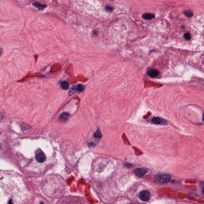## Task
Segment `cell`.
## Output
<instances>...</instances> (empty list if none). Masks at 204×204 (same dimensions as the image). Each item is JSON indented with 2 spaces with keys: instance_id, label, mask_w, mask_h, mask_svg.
Masks as SVG:
<instances>
[{
  "instance_id": "11",
  "label": "cell",
  "mask_w": 204,
  "mask_h": 204,
  "mask_svg": "<svg viewBox=\"0 0 204 204\" xmlns=\"http://www.w3.org/2000/svg\"><path fill=\"white\" fill-rule=\"evenodd\" d=\"M61 84H62V88L63 89H68L69 87V85L67 81H63Z\"/></svg>"
},
{
  "instance_id": "18",
  "label": "cell",
  "mask_w": 204,
  "mask_h": 204,
  "mask_svg": "<svg viewBox=\"0 0 204 204\" xmlns=\"http://www.w3.org/2000/svg\"></svg>"
},
{
  "instance_id": "17",
  "label": "cell",
  "mask_w": 204,
  "mask_h": 204,
  "mask_svg": "<svg viewBox=\"0 0 204 204\" xmlns=\"http://www.w3.org/2000/svg\"><path fill=\"white\" fill-rule=\"evenodd\" d=\"M13 204V202H12V201H10L9 202V204Z\"/></svg>"
},
{
  "instance_id": "6",
  "label": "cell",
  "mask_w": 204,
  "mask_h": 204,
  "mask_svg": "<svg viewBox=\"0 0 204 204\" xmlns=\"http://www.w3.org/2000/svg\"><path fill=\"white\" fill-rule=\"evenodd\" d=\"M148 172V170L146 168H141L135 170V173L137 176L142 177Z\"/></svg>"
},
{
  "instance_id": "12",
  "label": "cell",
  "mask_w": 204,
  "mask_h": 204,
  "mask_svg": "<svg viewBox=\"0 0 204 204\" xmlns=\"http://www.w3.org/2000/svg\"><path fill=\"white\" fill-rule=\"evenodd\" d=\"M184 14L188 17H191L193 15V12L190 10H187V11L184 12Z\"/></svg>"
},
{
  "instance_id": "13",
  "label": "cell",
  "mask_w": 204,
  "mask_h": 204,
  "mask_svg": "<svg viewBox=\"0 0 204 204\" xmlns=\"http://www.w3.org/2000/svg\"><path fill=\"white\" fill-rule=\"evenodd\" d=\"M94 137H97V138H100V137H101V133H100L99 130H97L96 132L94 133Z\"/></svg>"
},
{
  "instance_id": "10",
  "label": "cell",
  "mask_w": 204,
  "mask_h": 204,
  "mask_svg": "<svg viewBox=\"0 0 204 204\" xmlns=\"http://www.w3.org/2000/svg\"><path fill=\"white\" fill-rule=\"evenodd\" d=\"M33 5L40 10L45 9L47 7V5L45 4H41L40 3H36V2L33 3Z\"/></svg>"
},
{
  "instance_id": "15",
  "label": "cell",
  "mask_w": 204,
  "mask_h": 204,
  "mask_svg": "<svg viewBox=\"0 0 204 204\" xmlns=\"http://www.w3.org/2000/svg\"><path fill=\"white\" fill-rule=\"evenodd\" d=\"M106 10L108 12H111L113 11V9L112 7L110 6H106L105 7Z\"/></svg>"
},
{
  "instance_id": "2",
  "label": "cell",
  "mask_w": 204,
  "mask_h": 204,
  "mask_svg": "<svg viewBox=\"0 0 204 204\" xmlns=\"http://www.w3.org/2000/svg\"><path fill=\"white\" fill-rule=\"evenodd\" d=\"M35 158L37 161L40 163H42L46 160V155L42 150L39 148L35 152Z\"/></svg>"
},
{
  "instance_id": "5",
  "label": "cell",
  "mask_w": 204,
  "mask_h": 204,
  "mask_svg": "<svg viewBox=\"0 0 204 204\" xmlns=\"http://www.w3.org/2000/svg\"><path fill=\"white\" fill-rule=\"evenodd\" d=\"M149 196H150V193L147 190H144L140 193L139 197L142 201H146L149 199Z\"/></svg>"
},
{
  "instance_id": "1",
  "label": "cell",
  "mask_w": 204,
  "mask_h": 204,
  "mask_svg": "<svg viewBox=\"0 0 204 204\" xmlns=\"http://www.w3.org/2000/svg\"><path fill=\"white\" fill-rule=\"evenodd\" d=\"M157 181L161 183H167L170 181L171 177L169 175L163 173H159L155 176Z\"/></svg>"
},
{
  "instance_id": "8",
  "label": "cell",
  "mask_w": 204,
  "mask_h": 204,
  "mask_svg": "<svg viewBox=\"0 0 204 204\" xmlns=\"http://www.w3.org/2000/svg\"><path fill=\"white\" fill-rule=\"evenodd\" d=\"M69 114L68 113L64 112L60 115L59 119L61 121L65 122L69 119Z\"/></svg>"
},
{
  "instance_id": "3",
  "label": "cell",
  "mask_w": 204,
  "mask_h": 204,
  "mask_svg": "<svg viewBox=\"0 0 204 204\" xmlns=\"http://www.w3.org/2000/svg\"><path fill=\"white\" fill-rule=\"evenodd\" d=\"M152 122L154 124L157 125H165L168 124V122L167 120L159 117L154 118L152 119Z\"/></svg>"
},
{
  "instance_id": "16",
  "label": "cell",
  "mask_w": 204,
  "mask_h": 204,
  "mask_svg": "<svg viewBox=\"0 0 204 204\" xmlns=\"http://www.w3.org/2000/svg\"><path fill=\"white\" fill-rule=\"evenodd\" d=\"M3 53V49H2V48H0V57H1V55H2Z\"/></svg>"
},
{
  "instance_id": "4",
  "label": "cell",
  "mask_w": 204,
  "mask_h": 204,
  "mask_svg": "<svg viewBox=\"0 0 204 204\" xmlns=\"http://www.w3.org/2000/svg\"><path fill=\"white\" fill-rule=\"evenodd\" d=\"M84 88V87L83 85L81 84H79L78 85L73 86L69 91V96H71L77 91H83V90Z\"/></svg>"
},
{
  "instance_id": "9",
  "label": "cell",
  "mask_w": 204,
  "mask_h": 204,
  "mask_svg": "<svg viewBox=\"0 0 204 204\" xmlns=\"http://www.w3.org/2000/svg\"><path fill=\"white\" fill-rule=\"evenodd\" d=\"M142 17L144 19L151 20L152 19H154L155 17V16L154 14L151 13H146L144 14L142 16Z\"/></svg>"
},
{
  "instance_id": "14",
  "label": "cell",
  "mask_w": 204,
  "mask_h": 204,
  "mask_svg": "<svg viewBox=\"0 0 204 204\" xmlns=\"http://www.w3.org/2000/svg\"><path fill=\"white\" fill-rule=\"evenodd\" d=\"M184 38L185 39L187 40H189L191 39V35L189 33H186L184 34Z\"/></svg>"
},
{
  "instance_id": "7",
  "label": "cell",
  "mask_w": 204,
  "mask_h": 204,
  "mask_svg": "<svg viewBox=\"0 0 204 204\" xmlns=\"http://www.w3.org/2000/svg\"><path fill=\"white\" fill-rule=\"evenodd\" d=\"M148 75L151 77L155 78L157 77L159 75V72L156 69H150L147 72Z\"/></svg>"
}]
</instances>
